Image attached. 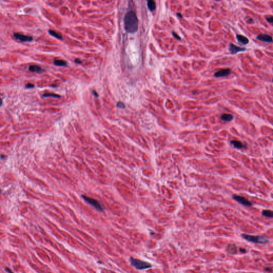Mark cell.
Segmentation results:
<instances>
[{
    "instance_id": "obj_3",
    "label": "cell",
    "mask_w": 273,
    "mask_h": 273,
    "mask_svg": "<svg viewBox=\"0 0 273 273\" xmlns=\"http://www.w3.org/2000/svg\"><path fill=\"white\" fill-rule=\"evenodd\" d=\"M242 236L243 237L245 240L255 243L265 244L268 242V240L266 238L262 237V236L250 235H247V234H242Z\"/></svg>"
},
{
    "instance_id": "obj_13",
    "label": "cell",
    "mask_w": 273,
    "mask_h": 273,
    "mask_svg": "<svg viewBox=\"0 0 273 273\" xmlns=\"http://www.w3.org/2000/svg\"><path fill=\"white\" fill-rule=\"evenodd\" d=\"M234 117L232 115L229 114H224L221 116V119L222 121H226V122H229L231 121Z\"/></svg>"
},
{
    "instance_id": "obj_9",
    "label": "cell",
    "mask_w": 273,
    "mask_h": 273,
    "mask_svg": "<svg viewBox=\"0 0 273 273\" xmlns=\"http://www.w3.org/2000/svg\"><path fill=\"white\" fill-rule=\"evenodd\" d=\"M258 40L261 41L271 43L273 41V38L272 36L267 35V34H260L257 37Z\"/></svg>"
},
{
    "instance_id": "obj_1",
    "label": "cell",
    "mask_w": 273,
    "mask_h": 273,
    "mask_svg": "<svg viewBox=\"0 0 273 273\" xmlns=\"http://www.w3.org/2000/svg\"><path fill=\"white\" fill-rule=\"evenodd\" d=\"M124 28L128 33H134L138 29V20L136 13L130 11L126 13L124 18Z\"/></svg>"
},
{
    "instance_id": "obj_30",
    "label": "cell",
    "mask_w": 273,
    "mask_h": 273,
    "mask_svg": "<svg viewBox=\"0 0 273 273\" xmlns=\"http://www.w3.org/2000/svg\"></svg>"
},
{
    "instance_id": "obj_19",
    "label": "cell",
    "mask_w": 273,
    "mask_h": 273,
    "mask_svg": "<svg viewBox=\"0 0 273 273\" xmlns=\"http://www.w3.org/2000/svg\"><path fill=\"white\" fill-rule=\"evenodd\" d=\"M43 97H55V98H60V95H58L57 94H55V93H45L43 95Z\"/></svg>"
},
{
    "instance_id": "obj_27",
    "label": "cell",
    "mask_w": 273,
    "mask_h": 273,
    "mask_svg": "<svg viewBox=\"0 0 273 273\" xmlns=\"http://www.w3.org/2000/svg\"><path fill=\"white\" fill-rule=\"evenodd\" d=\"M265 270L266 271H267V272H271L272 271V269H271V268H269V267H266L265 268Z\"/></svg>"
},
{
    "instance_id": "obj_23",
    "label": "cell",
    "mask_w": 273,
    "mask_h": 273,
    "mask_svg": "<svg viewBox=\"0 0 273 273\" xmlns=\"http://www.w3.org/2000/svg\"><path fill=\"white\" fill-rule=\"evenodd\" d=\"M26 88H28V89H29V88H33L34 87V85L32 83H28L26 84Z\"/></svg>"
},
{
    "instance_id": "obj_2",
    "label": "cell",
    "mask_w": 273,
    "mask_h": 273,
    "mask_svg": "<svg viewBox=\"0 0 273 273\" xmlns=\"http://www.w3.org/2000/svg\"><path fill=\"white\" fill-rule=\"evenodd\" d=\"M130 263L133 267L138 270H146V269L152 267L151 264L144 261H142L140 259L133 258H130Z\"/></svg>"
},
{
    "instance_id": "obj_4",
    "label": "cell",
    "mask_w": 273,
    "mask_h": 273,
    "mask_svg": "<svg viewBox=\"0 0 273 273\" xmlns=\"http://www.w3.org/2000/svg\"><path fill=\"white\" fill-rule=\"evenodd\" d=\"M82 197H83V198L84 199V200L87 201L88 203H89L90 204L93 206L94 208H95L97 210L100 211H103V207H102L101 205L100 204V203L98 201L96 200V199L89 197H87L85 195H82Z\"/></svg>"
},
{
    "instance_id": "obj_6",
    "label": "cell",
    "mask_w": 273,
    "mask_h": 273,
    "mask_svg": "<svg viewBox=\"0 0 273 273\" xmlns=\"http://www.w3.org/2000/svg\"><path fill=\"white\" fill-rule=\"evenodd\" d=\"M13 36L17 40L21 42H30L33 40L32 36L25 35L20 33H14Z\"/></svg>"
},
{
    "instance_id": "obj_17",
    "label": "cell",
    "mask_w": 273,
    "mask_h": 273,
    "mask_svg": "<svg viewBox=\"0 0 273 273\" xmlns=\"http://www.w3.org/2000/svg\"><path fill=\"white\" fill-rule=\"evenodd\" d=\"M262 214L263 216L266 217L273 218V211L271 210H264L262 212Z\"/></svg>"
},
{
    "instance_id": "obj_8",
    "label": "cell",
    "mask_w": 273,
    "mask_h": 273,
    "mask_svg": "<svg viewBox=\"0 0 273 273\" xmlns=\"http://www.w3.org/2000/svg\"><path fill=\"white\" fill-rule=\"evenodd\" d=\"M230 74V70L229 68L222 69L220 71H218L214 74V76L216 78H221V77H225L228 76Z\"/></svg>"
},
{
    "instance_id": "obj_15",
    "label": "cell",
    "mask_w": 273,
    "mask_h": 273,
    "mask_svg": "<svg viewBox=\"0 0 273 273\" xmlns=\"http://www.w3.org/2000/svg\"><path fill=\"white\" fill-rule=\"evenodd\" d=\"M54 64L58 66H66L67 65V63L63 60H55Z\"/></svg>"
},
{
    "instance_id": "obj_25",
    "label": "cell",
    "mask_w": 273,
    "mask_h": 273,
    "mask_svg": "<svg viewBox=\"0 0 273 273\" xmlns=\"http://www.w3.org/2000/svg\"><path fill=\"white\" fill-rule=\"evenodd\" d=\"M92 93H93V95L95 96V97H98V96H99V95H98V93H97V92H96L95 90H93V91H92Z\"/></svg>"
},
{
    "instance_id": "obj_21",
    "label": "cell",
    "mask_w": 273,
    "mask_h": 273,
    "mask_svg": "<svg viewBox=\"0 0 273 273\" xmlns=\"http://www.w3.org/2000/svg\"><path fill=\"white\" fill-rule=\"evenodd\" d=\"M266 20H267L269 22H271V23H273V16H266Z\"/></svg>"
},
{
    "instance_id": "obj_16",
    "label": "cell",
    "mask_w": 273,
    "mask_h": 273,
    "mask_svg": "<svg viewBox=\"0 0 273 273\" xmlns=\"http://www.w3.org/2000/svg\"><path fill=\"white\" fill-rule=\"evenodd\" d=\"M147 6L148 9L151 11L155 10L156 8V3L153 0H149L147 2Z\"/></svg>"
},
{
    "instance_id": "obj_29",
    "label": "cell",
    "mask_w": 273,
    "mask_h": 273,
    "mask_svg": "<svg viewBox=\"0 0 273 273\" xmlns=\"http://www.w3.org/2000/svg\"><path fill=\"white\" fill-rule=\"evenodd\" d=\"M177 15L178 16H179L180 18H182V15L181 14H180V13H177Z\"/></svg>"
},
{
    "instance_id": "obj_11",
    "label": "cell",
    "mask_w": 273,
    "mask_h": 273,
    "mask_svg": "<svg viewBox=\"0 0 273 273\" xmlns=\"http://www.w3.org/2000/svg\"><path fill=\"white\" fill-rule=\"evenodd\" d=\"M236 38L238 42L245 45L247 44L249 42L248 38L247 37H245L243 35H240V34H237V35H236Z\"/></svg>"
},
{
    "instance_id": "obj_10",
    "label": "cell",
    "mask_w": 273,
    "mask_h": 273,
    "mask_svg": "<svg viewBox=\"0 0 273 273\" xmlns=\"http://www.w3.org/2000/svg\"><path fill=\"white\" fill-rule=\"evenodd\" d=\"M226 251L228 253L231 255L236 254L237 249L236 245L235 244H229L226 248Z\"/></svg>"
},
{
    "instance_id": "obj_26",
    "label": "cell",
    "mask_w": 273,
    "mask_h": 273,
    "mask_svg": "<svg viewBox=\"0 0 273 273\" xmlns=\"http://www.w3.org/2000/svg\"><path fill=\"white\" fill-rule=\"evenodd\" d=\"M75 63H77V64H81L82 63V61H81L80 59H76L75 60Z\"/></svg>"
},
{
    "instance_id": "obj_18",
    "label": "cell",
    "mask_w": 273,
    "mask_h": 273,
    "mask_svg": "<svg viewBox=\"0 0 273 273\" xmlns=\"http://www.w3.org/2000/svg\"><path fill=\"white\" fill-rule=\"evenodd\" d=\"M49 33L51 35L57 38L58 39H61V38H62V35H61V34L56 32L55 31H54V30H49Z\"/></svg>"
},
{
    "instance_id": "obj_7",
    "label": "cell",
    "mask_w": 273,
    "mask_h": 273,
    "mask_svg": "<svg viewBox=\"0 0 273 273\" xmlns=\"http://www.w3.org/2000/svg\"><path fill=\"white\" fill-rule=\"evenodd\" d=\"M229 50L232 54L234 55L239 52H242V51H245L246 49L243 48L238 47V46H236V45L230 43L229 44Z\"/></svg>"
},
{
    "instance_id": "obj_12",
    "label": "cell",
    "mask_w": 273,
    "mask_h": 273,
    "mask_svg": "<svg viewBox=\"0 0 273 273\" xmlns=\"http://www.w3.org/2000/svg\"><path fill=\"white\" fill-rule=\"evenodd\" d=\"M28 70L29 71L32 72H36V73H41L42 72V69L40 67L37 66V65H31L28 68Z\"/></svg>"
},
{
    "instance_id": "obj_28",
    "label": "cell",
    "mask_w": 273,
    "mask_h": 273,
    "mask_svg": "<svg viewBox=\"0 0 273 273\" xmlns=\"http://www.w3.org/2000/svg\"><path fill=\"white\" fill-rule=\"evenodd\" d=\"M240 252H241L242 253H246V252H247V251H246V250L244 249H242V248H240Z\"/></svg>"
},
{
    "instance_id": "obj_14",
    "label": "cell",
    "mask_w": 273,
    "mask_h": 273,
    "mask_svg": "<svg viewBox=\"0 0 273 273\" xmlns=\"http://www.w3.org/2000/svg\"><path fill=\"white\" fill-rule=\"evenodd\" d=\"M230 143H231L234 146V147L236 148L241 149V148H243V146H244L243 144H242L241 141H239L238 140H232L231 141V142H230Z\"/></svg>"
},
{
    "instance_id": "obj_5",
    "label": "cell",
    "mask_w": 273,
    "mask_h": 273,
    "mask_svg": "<svg viewBox=\"0 0 273 273\" xmlns=\"http://www.w3.org/2000/svg\"><path fill=\"white\" fill-rule=\"evenodd\" d=\"M233 198L236 200L237 202H239L240 204L242 205H244L247 206H250L252 205V203L250 202L248 199L245 198V197L237 195H234L233 196Z\"/></svg>"
},
{
    "instance_id": "obj_20",
    "label": "cell",
    "mask_w": 273,
    "mask_h": 273,
    "mask_svg": "<svg viewBox=\"0 0 273 273\" xmlns=\"http://www.w3.org/2000/svg\"><path fill=\"white\" fill-rule=\"evenodd\" d=\"M117 107H118V108H121V109H123L125 107V104L123 102L119 101L117 103Z\"/></svg>"
},
{
    "instance_id": "obj_22",
    "label": "cell",
    "mask_w": 273,
    "mask_h": 273,
    "mask_svg": "<svg viewBox=\"0 0 273 273\" xmlns=\"http://www.w3.org/2000/svg\"><path fill=\"white\" fill-rule=\"evenodd\" d=\"M172 35H174V36L176 38H177V39H178V40H181V38H180V37L177 34H176L175 32H172Z\"/></svg>"
},
{
    "instance_id": "obj_24",
    "label": "cell",
    "mask_w": 273,
    "mask_h": 273,
    "mask_svg": "<svg viewBox=\"0 0 273 273\" xmlns=\"http://www.w3.org/2000/svg\"><path fill=\"white\" fill-rule=\"evenodd\" d=\"M5 271L8 273H13V272L11 271L10 269L9 268H7V267H6L5 268Z\"/></svg>"
}]
</instances>
